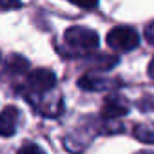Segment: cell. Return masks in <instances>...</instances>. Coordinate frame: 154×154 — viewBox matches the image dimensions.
Returning <instances> with one entry per match:
<instances>
[{
  "label": "cell",
  "mask_w": 154,
  "mask_h": 154,
  "mask_svg": "<svg viewBox=\"0 0 154 154\" xmlns=\"http://www.w3.org/2000/svg\"><path fill=\"white\" fill-rule=\"evenodd\" d=\"M63 40L78 51H93L98 47V35L89 27L74 26L63 33Z\"/></svg>",
  "instance_id": "cell-1"
},
{
  "label": "cell",
  "mask_w": 154,
  "mask_h": 154,
  "mask_svg": "<svg viewBox=\"0 0 154 154\" xmlns=\"http://www.w3.org/2000/svg\"><path fill=\"white\" fill-rule=\"evenodd\" d=\"M140 44V38H138V33L132 29V27H127V26H120V27H114L107 33V45L114 51H132L136 49Z\"/></svg>",
  "instance_id": "cell-2"
},
{
  "label": "cell",
  "mask_w": 154,
  "mask_h": 154,
  "mask_svg": "<svg viewBox=\"0 0 154 154\" xmlns=\"http://www.w3.org/2000/svg\"><path fill=\"white\" fill-rule=\"evenodd\" d=\"M56 85V76L49 69H36L27 76V87L35 96H42L54 89Z\"/></svg>",
  "instance_id": "cell-3"
},
{
  "label": "cell",
  "mask_w": 154,
  "mask_h": 154,
  "mask_svg": "<svg viewBox=\"0 0 154 154\" xmlns=\"http://www.w3.org/2000/svg\"><path fill=\"white\" fill-rule=\"evenodd\" d=\"M18 122H20V111L15 105L6 107L0 112V136H4V138L13 136L17 132Z\"/></svg>",
  "instance_id": "cell-4"
},
{
  "label": "cell",
  "mask_w": 154,
  "mask_h": 154,
  "mask_svg": "<svg viewBox=\"0 0 154 154\" xmlns=\"http://www.w3.org/2000/svg\"><path fill=\"white\" fill-rule=\"evenodd\" d=\"M127 112H129V105L120 96H111L105 102L103 109H102V116L107 118V120H116V118H120V116H123Z\"/></svg>",
  "instance_id": "cell-5"
},
{
  "label": "cell",
  "mask_w": 154,
  "mask_h": 154,
  "mask_svg": "<svg viewBox=\"0 0 154 154\" xmlns=\"http://www.w3.org/2000/svg\"><path fill=\"white\" fill-rule=\"evenodd\" d=\"M78 85L85 91H105L111 87V80H105L98 74H85L78 80Z\"/></svg>",
  "instance_id": "cell-6"
},
{
  "label": "cell",
  "mask_w": 154,
  "mask_h": 154,
  "mask_svg": "<svg viewBox=\"0 0 154 154\" xmlns=\"http://www.w3.org/2000/svg\"><path fill=\"white\" fill-rule=\"evenodd\" d=\"M134 138L140 140L141 143L154 145V127H150V125H138V127H134Z\"/></svg>",
  "instance_id": "cell-7"
},
{
  "label": "cell",
  "mask_w": 154,
  "mask_h": 154,
  "mask_svg": "<svg viewBox=\"0 0 154 154\" xmlns=\"http://www.w3.org/2000/svg\"><path fill=\"white\" fill-rule=\"evenodd\" d=\"M8 71L9 72H15V74H20V72H26L27 71V67H29V63H27V60L26 58H22V56H13L9 62H8Z\"/></svg>",
  "instance_id": "cell-8"
},
{
  "label": "cell",
  "mask_w": 154,
  "mask_h": 154,
  "mask_svg": "<svg viewBox=\"0 0 154 154\" xmlns=\"http://www.w3.org/2000/svg\"><path fill=\"white\" fill-rule=\"evenodd\" d=\"M143 36H145V40H147L150 45H154V20H150V22L145 26V29H143Z\"/></svg>",
  "instance_id": "cell-9"
},
{
  "label": "cell",
  "mask_w": 154,
  "mask_h": 154,
  "mask_svg": "<svg viewBox=\"0 0 154 154\" xmlns=\"http://www.w3.org/2000/svg\"><path fill=\"white\" fill-rule=\"evenodd\" d=\"M18 154H45L44 152V149L42 147H38V145H26V147H22L20 150H18Z\"/></svg>",
  "instance_id": "cell-10"
},
{
  "label": "cell",
  "mask_w": 154,
  "mask_h": 154,
  "mask_svg": "<svg viewBox=\"0 0 154 154\" xmlns=\"http://www.w3.org/2000/svg\"><path fill=\"white\" fill-rule=\"evenodd\" d=\"M20 6H22L20 0H0V9H17Z\"/></svg>",
  "instance_id": "cell-11"
},
{
  "label": "cell",
  "mask_w": 154,
  "mask_h": 154,
  "mask_svg": "<svg viewBox=\"0 0 154 154\" xmlns=\"http://www.w3.org/2000/svg\"><path fill=\"white\" fill-rule=\"evenodd\" d=\"M74 6H80V8H85V9H91L98 4V0H69Z\"/></svg>",
  "instance_id": "cell-12"
},
{
  "label": "cell",
  "mask_w": 154,
  "mask_h": 154,
  "mask_svg": "<svg viewBox=\"0 0 154 154\" xmlns=\"http://www.w3.org/2000/svg\"><path fill=\"white\" fill-rule=\"evenodd\" d=\"M147 72H149V76L154 80V58L150 60V63H149V69H147Z\"/></svg>",
  "instance_id": "cell-13"
},
{
  "label": "cell",
  "mask_w": 154,
  "mask_h": 154,
  "mask_svg": "<svg viewBox=\"0 0 154 154\" xmlns=\"http://www.w3.org/2000/svg\"><path fill=\"white\" fill-rule=\"evenodd\" d=\"M138 154H154V150H141V152H138Z\"/></svg>",
  "instance_id": "cell-14"
}]
</instances>
